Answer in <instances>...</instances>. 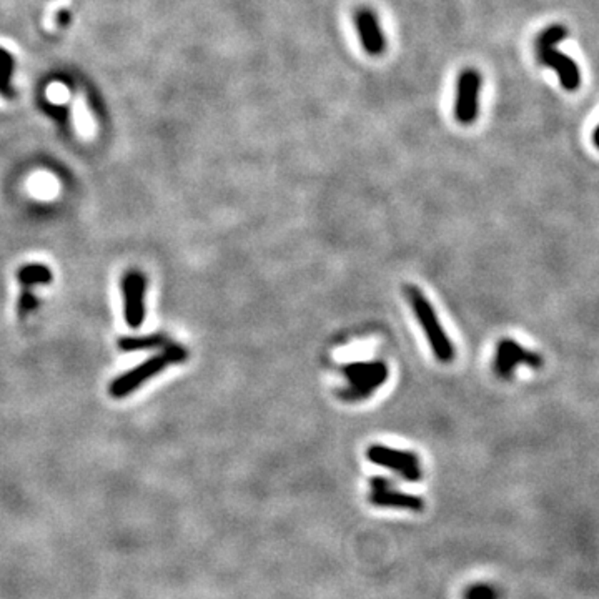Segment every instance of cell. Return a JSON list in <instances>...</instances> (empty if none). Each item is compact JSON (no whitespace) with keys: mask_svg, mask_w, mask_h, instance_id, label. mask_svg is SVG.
<instances>
[{"mask_svg":"<svg viewBox=\"0 0 599 599\" xmlns=\"http://www.w3.org/2000/svg\"><path fill=\"white\" fill-rule=\"evenodd\" d=\"M122 291L125 303V322H127L130 328H140L143 320H145V275L137 270L128 272L122 280Z\"/></svg>","mask_w":599,"mask_h":599,"instance_id":"8","label":"cell"},{"mask_svg":"<svg viewBox=\"0 0 599 599\" xmlns=\"http://www.w3.org/2000/svg\"><path fill=\"white\" fill-rule=\"evenodd\" d=\"M368 501L378 508L405 509L413 513H421L425 509V501L420 496L397 490L393 483L383 476L370 478Z\"/></svg>","mask_w":599,"mask_h":599,"instance_id":"7","label":"cell"},{"mask_svg":"<svg viewBox=\"0 0 599 599\" xmlns=\"http://www.w3.org/2000/svg\"><path fill=\"white\" fill-rule=\"evenodd\" d=\"M18 282H20L22 288H32L35 285H49L52 282V272L47 265L44 263H29L24 265L17 273Z\"/></svg>","mask_w":599,"mask_h":599,"instance_id":"13","label":"cell"},{"mask_svg":"<svg viewBox=\"0 0 599 599\" xmlns=\"http://www.w3.org/2000/svg\"><path fill=\"white\" fill-rule=\"evenodd\" d=\"M170 338L165 333H152L147 337H123L119 340V348L122 351H147V350H160L169 345Z\"/></svg>","mask_w":599,"mask_h":599,"instance_id":"12","label":"cell"},{"mask_svg":"<svg viewBox=\"0 0 599 599\" xmlns=\"http://www.w3.org/2000/svg\"><path fill=\"white\" fill-rule=\"evenodd\" d=\"M353 20H355L356 32H358L360 42L366 52L375 57L382 55L387 49V40H385V34L376 13L368 7H361L355 12Z\"/></svg>","mask_w":599,"mask_h":599,"instance_id":"10","label":"cell"},{"mask_svg":"<svg viewBox=\"0 0 599 599\" xmlns=\"http://www.w3.org/2000/svg\"><path fill=\"white\" fill-rule=\"evenodd\" d=\"M518 366L538 370L543 366V358L536 351L526 350L521 343L504 338L496 346V355L493 361L495 375L501 380H512Z\"/></svg>","mask_w":599,"mask_h":599,"instance_id":"6","label":"cell"},{"mask_svg":"<svg viewBox=\"0 0 599 599\" xmlns=\"http://www.w3.org/2000/svg\"><path fill=\"white\" fill-rule=\"evenodd\" d=\"M405 295L413 313L416 315L418 323L423 329L426 340L430 343L435 358L443 365L452 363L456 358V350H454L453 341L447 335V329L441 325L431 301L426 298V295L416 285H406Z\"/></svg>","mask_w":599,"mask_h":599,"instance_id":"2","label":"cell"},{"mask_svg":"<svg viewBox=\"0 0 599 599\" xmlns=\"http://www.w3.org/2000/svg\"><path fill=\"white\" fill-rule=\"evenodd\" d=\"M593 140H594V145H596L598 148H599V125L596 127V130H594V135H593Z\"/></svg>","mask_w":599,"mask_h":599,"instance_id":"17","label":"cell"},{"mask_svg":"<svg viewBox=\"0 0 599 599\" xmlns=\"http://www.w3.org/2000/svg\"><path fill=\"white\" fill-rule=\"evenodd\" d=\"M72 0H50L49 6L45 7L44 16H42V27L47 34H55L57 32V22L60 12L71 7Z\"/></svg>","mask_w":599,"mask_h":599,"instance_id":"14","label":"cell"},{"mask_svg":"<svg viewBox=\"0 0 599 599\" xmlns=\"http://www.w3.org/2000/svg\"><path fill=\"white\" fill-rule=\"evenodd\" d=\"M37 306H39V300L32 294V288H22L20 298H18V317H29L34 310H37Z\"/></svg>","mask_w":599,"mask_h":599,"instance_id":"16","label":"cell"},{"mask_svg":"<svg viewBox=\"0 0 599 599\" xmlns=\"http://www.w3.org/2000/svg\"><path fill=\"white\" fill-rule=\"evenodd\" d=\"M72 117H73V125L78 135L85 140L95 137L97 133V123L94 115L90 112V105H88L87 97L82 90H78L75 94V99L72 102Z\"/></svg>","mask_w":599,"mask_h":599,"instance_id":"11","label":"cell"},{"mask_svg":"<svg viewBox=\"0 0 599 599\" xmlns=\"http://www.w3.org/2000/svg\"><path fill=\"white\" fill-rule=\"evenodd\" d=\"M481 75L476 71H464L458 80L456 104H454V115L458 122L463 125H471L478 117V100H480Z\"/></svg>","mask_w":599,"mask_h":599,"instance_id":"9","label":"cell"},{"mask_svg":"<svg viewBox=\"0 0 599 599\" xmlns=\"http://www.w3.org/2000/svg\"><path fill=\"white\" fill-rule=\"evenodd\" d=\"M340 373L345 380V387L338 389V398L345 403L365 401L389 378L388 363L383 360L351 361L341 366Z\"/></svg>","mask_w":599,"mask_h":599,"instance_id":"1","label":"cell"},{"mask_svg":"<svg viewBox=\"0 0 599 599\" xmlns=\"http://www.w3.org/2000/svg\"><path fill=\"white\" fill-rule=\"evenodd\" d=\"M188 358V350L180 343H169L165 348H162V353L152 356L150 360L143 361L142 365L135 366L133 370H128L127 373L115 378L110 385V394L114 398H125L130 393L142 387L143 383L152 380L162 371L169 368L171 365L185 363Z\"/></svg>","mask_w":599,"mask_h":599,"instance_id":"3","label":"cell"},{"mask_svg":"<svg viewBox=\"0 0 599 599\" xmlns=\"http://www.w3.org/2000/svg\"><path fill=\"white\" fill-rule=\"evenodd\" d=\"M366 458H368V461L378 464V466H383L389 471L397 473L405 481L418 483L423 478L421 461L415 452L385 447V444H371L366 449Z\"/></svg>","mask_w":599,"mask_h":599,"instance_id":"4","label":"cell"},{"mask_svg":"<svg viewBox=\"0 0 599 599\" xmlns=\"http://www.w3.org/2000/svg\"><path fill=\"white\" fill-rule=\"evenodd\" d=\"M564 37V29L563 27H551V29L545 30L538 40V52H540V59L543 63L551 65L556 72L559 73L561 83L566 88H576L579 83V73L576 68L574 62L571 59L566 57L558 50L555 49V45L561 42Z\"/></svg>","mask_w":599,"mask_h":599,"instance_id":"5","label":"cell"},{"mask_svg":"<svg viewBox=\"0 0 599 599\" xmlns=\"http://www.w3.org/2000/svg\"><path fill=\"white\" fill-rule=\"evenodd\" d=\"M500 589L486 583L473 584L464 593V599H500Z\"/></svg>","mask_w":599,"mask_h":599,"instance_id":"15","label":"cell"}]
</instances>
